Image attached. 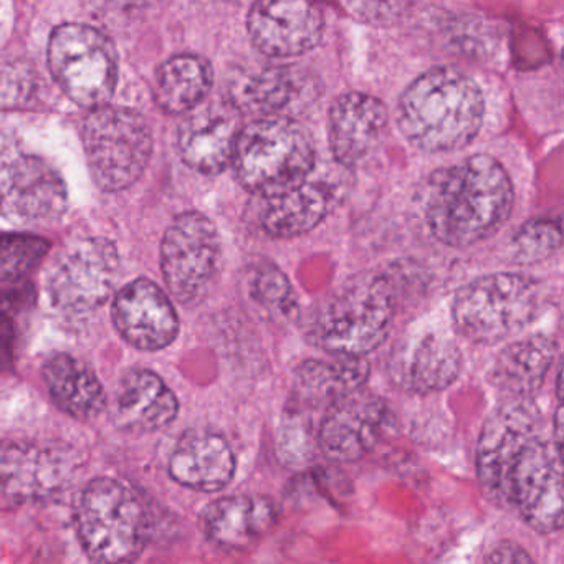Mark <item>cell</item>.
Masks as SVG:
<instances>
[{
    "instance_id": "cell-1",
    "label": "cell",
    "mask_w": 564,
    "mask_h": 564,
    "mask_svg": "<svg viewBox=\"0 0 564 564\" xmlns=\"http://www.w3.org/2000/svg\"><path fill=\"white\" fill-rule=\"evenodd\" d=\"M513 199L507 170L487 154H475L432 174L425 189V220L438 242L465 249L505 226Z\"/></svg>"
},
{
    "instance_id": "cell-2",
    "label": "cell",
    "mask_w": 564,
    "mask_h": 564,
    "mask_svg": "<svg viewBox=\"0 0 564 564\" xmlns=\"http://www.w3.org/2000/svg\"><path fill=\"white\" fill-rule=\"evenodd\" d=\"M485 101L474 78L438 67L415 78L399 100L402 134L425 153L462 150L475 140L484 121Z\"/></svg>"
},
{
    "instance_id": "cell-3",
    "label": "cell",
    "mask_w": 564,
    "mask_h": 564,
    "mask_svg": "<svg viewBox=\"0 0 564 564\" xmlns=\"http://www.w3.org/2000/svg\"><path fill=\"white\" fill-rule=\"evenodd\" d=\"M315 163V141L293 118H262L240 128L230 161L240 186L260 199L305 183Z\"/></svg>"
},
{
    "instance_id": "cell-4",
    "label": "cell",
    "mask_w": 564,
    "mask_h": 564,
    "mask_svg": "<svg viewBox=\"0 0 564 564\" xmlns=\"http://www.w3.org/2000/svg\"><path fill=\"white\" fill-rule=\"evenodd\" d=\"M541 305L543 292L536 280L520 273H491L458 290L452 319L468 341L495 345L533 323Z\"/></svg>"
},
{
    "instance_id": "cell-5",
    "label": "cell",
    "mask_w": 564,
    "mask_h": 564,
    "mask_svg": "<svg viewBox=\"0 0 564 564\" xmlns=\"http://www.w3.org/2000/svg\"><path fill=\"white\" fill-rule=\"evenodd\" d=\"M82 546L95 564H133L148 540V517L128 485L110 477L91 480L77 510Z\"/></svg>"
},
{
    "instance_id": "cell-6",
    "label": "cell",
    "mask_w": 564,
    "mask_h": 564,
    "mask_svg": "<svg viewBox=\"0 0 564 564\" xmlns=\"http://www.w3.org/2000/svg\"><path fill=\"white\" fill-rule=\"evenodd\" d=\"M395 293L386 275L356 279L326 305L315 325V341L332 356L365 358L388 338Z\"/></svg>"
},
{
    "instance_id": "cell-7",
    "label": "cell",
    "mask_w": 564,
    "mask_h": 564,
    "mask_svg": "<svg viewBox=\"0 0 564 564\" xmlns=\"http://www.w3.org/2000/svg\"><path fill=\"white\" fill-rule=\"evenodd\" d=\"M82 137L91 176L108 193L133 186L153 153V133L147 118L128 108L91 111Z\"/></svg>"
},
{
    "instance_id": "cell-8",
    "label": "cell",
    "mask_w": 564,
    "mask_h": 564,
    "mask_svg": "<svg viewBox=\"0 0 564 564\" xmlns=\"http://www.w3.org/2000/svg\"><path fill=\"white\" fill-rule=\"evenodd\" d=\"M48 65L62 90L85 108L108 107L118 82L117 48L90 25L65 24L48 42Z\"/></svg>"
},
{
    "instance_id": "cell-9",
    "label": "cell",
    "mask_w": 564,
    "mask_h": 564,
    "mask_svg": "<svg viewBox=\"0 0 564 564\" xmlns=\"http://www.w3.org/2000/svg\"><path fill=\"white\" fill-rule=\"evenodd\" d=\"M219 263L220 237L209 217L184 213L167 227L161 243V269L177 302L199 305L213 289Z\"/></svg>"
},
{
    "instance_id": "cell-10",
    "label": "cell",
    "mask_w": 564,
    "mask_h": 564,
    "mask_svg": "<svg viewBox=\"0 0 564 564\" xmlns=\"http://www.w3.org/2000/svg\"><path fill=\"white\" fill-rule=\"evenodd\" d=\"M540 429L541 414L531 399H507L485 421L477 447L478 481L500 507H511V474L524 448L540 437Z\"/></svg>"
},
{
    "instance_id": "cell-11",
    "label": "cell",
    "mask_w": 564,
    "mask_h": 564,
    "mask_svg": "<svg viewBox=\"0 0 564 564\" xmlns=\"http://www.w3.org/2000/svg\"><path fill=\"white\" fill-rule=\"evenodd\" d=\"M61 174L41 158L0 137V214L15 224H51L67 210Z\"/></svg>"
},
{
    "instance_id": "cell-12",
    "label": "cell",
    "mask_w": 564,
    "mask_h": 564,
    "mask_svg": "<svg viewBox=\"0 0 564 564\" xmlns=\"http://www.w3.org/2000/svg\"><path fill=\"white\" fill-rule=\"evenodd\" d=\"M120 265L117 247L104 237L65 243L48 272L52 302L67 313L100 308L117 286Z\"/></svg>"
},
{
    "instance_id": "cell-13",
    "label": "cell",
    "mask_w": 564,
    "mask_h": 564,
    "mask_svg": "<svg viewBox=\"0 0 564 564\" xmlns=\"http://www.w3.org/2000/svg\"><path fill=\"white\" fill-rule=\"evenodd\" d=\"M82 467V454L67 444L0 441V497L41 501L67 490Z\"/></svg>"
},
{
    "instance_id": "cell-14",
    "label": "cell",
    "mask_w": 564,
    "mask_h": 564,
    "mask_svg": "<svg viewBox=\"0 0 564 564\" xmlns=\"http://www.w3.org/2000/svg\"><path fill=\"white\" fill-rule=\"evenodd\" d=\"M563 452L553 441L538 437L524 448L510 481L511 507L540 533L563 527Z\"/></svg>"
},
{
    "instance_id": "cell-15",
    "label": "cell",
    "mask_w": 564,
    "mask_h": 564,
    "mask_svg": "<svg viewBox=\"0 0 564 564\" xmlns=\"http://www.w3.org/2000/svg\"><path fill=\"white\" fill-rule=\"evenodd\" d=\"M388 404L371 392H351L326 408L318 445L333 462H355L378 445L388 427Z\"/></svg>"
},
{
    "instance_id": "cell-16",
    "label": "cell",
    "mask_w": 564,
    "mask_h": 564,
    "mask_svg": "<svg viewBox=\"0 0 564 564\" xmlns=\"http://www.w3.org/2000/svg\"><path fill=\"white\" fill-rule=\"evenodd\" d=\"M323 29V12L296 0H263L247 15L250 41L267 57H299L313 51L322 41Z\"/></svg>"
},
{
    "instance_id": "cell-17",
    "label": "cell",
    "mask_w": 564,
    "mask_h": 564,
    "mask_svg": "<svg viewBox=\"0 0 564 564\" xmlns=\"http://www.w3.org/2000/svg\"><path fill=\"white\" fill-rule=\"evenodd\" d=\"M313 78L296 65H265L230 82V107L237 113L290 118L313 100Z\"/></svg>"
},
{
    "instance_id": "cell-18",
    "label": "cell",
    "mask_w": 564,
    "mask_h": 564,
    "mask_svg": "<svg viewBox=\"0 0 564 564\" xmlns=\"http://www.w3.org/2000/svg\"><path fill=\"white\" fill-rule=\"evenodd\" d=\"M113 322L124 341L143 351L167 348L180 333V319L166 293L150 280L128 283L113 303Z\"/></svg>"
},
{
    "instance_id": "cell-19",
    "label": "cell",
    "mask_w": 564,
    "mask_h": 564,
    "mask_svg": "<svg viewBox=\"0 0 564 564\" xmlns=\"http://www.w3.org/2000/svg\"><path fill=\"white\" fill-rule=\"evenodd\" d=\"M388 108L371 95H343L329 111V147L343 167L365 163L381 143L388 128Z\"/></svg>"
},
{
    "instance_id": "cell-20",
    "label": "cell",
    "mask_w": 564,
    "mask_h": 564,
    "mask_svg": "<svg viewBox=\"0 0 564 564\" xmlns=\"http://www.w3.org/2000/svg\"><path fill=\"white\" fill-rule=\"evenodd\" d=\"M240 127L229 104L197 107L180 127L181 158L200 174H219L232 161Z\"/></svg>"
},
{
    "instance_id": "cell-21",
    "label": "cell",
    "mask_w": 564,
    "mask_h": 564,
    "mask_svg": "<svg viewBox=\"0 0 564 564\" xmlns=\"http://www.w3.org/2000/svg\"><path fill=\"white\" fill-rule=\"evenodd\" d=\"M279 520V507L269 497L234 495L213 501L203 513L206 536L224 550L256 546Z\"/></svg>"
},
{
    "instance_id": "cell-22",
    "label": "cell",
    "mask_w": 564,
    "mask_h": 564,
    "mask_svg": "<svg viewBox=\"0 0 564 564\" xmlns=\"http://www.w3.org/2000/svg\"><path fill=\"white\" fill-rule=\"evenodd\" d=\"M170 474L183 487L214 494L232 480L236 457L223 435L207 431L187 432L171 455Z\"/></svg>"
},
{
    "instance_id": "cell-23",
    "label": "cell",
    "mask_w": 564,
    "mask_h": 564,
    "mask_svg": "<svg viewBox=\"0 0 564 564\" xmlns=\"http://www.w3.org/2000/svg\"><path fill=\"white\" fill-rule=\"evenodd\" d=\"M462 355L447 336L425 333L412 339L395 359L394 381L415 394L445 391L460 375Z\"/></svg>"
},
{
    "instance_id": "cell-24",
    "label": "cell",
    "mask_w": 564,
    "mask_h": 564,
    "mask_svg": "<svg viewBox=\"0 0 564 564\" xmlns=\"http://www.w3.org/2000/svg\"><path fill=\"white\" fill-rule=\"evenodd\" d=\"M332 184L310 176L305 183L280 196L262 199L260 227L267 236L292 239L315 229L335 203Z\"/></svg>"
},
{
    "instance_id": "cell-25",
    "label": "cell",
    "mask_w": 564,
    "mask_h": 564,
    "mask_svg": "<svg viewBox=\"0 0 564 564\" xmlns=\"http://www.w3.org/2000/svg\"><path fill=\"white\" fill-rule=\"evenodd\" d=\"M117 404L121 425L130 431H160L180 414L176 394L150 369H131L123 376Z\"/></svg>"
},
{
    "instance_id": "cell-26",
    "label": "cell",
    "mask_w": 564,
    "mask_h": 564,
    "mask_svg": "<svg viewBox=\"0 0 564 564\" xmlns=\"http://www.w3.org/2000/svg\"><path fill=\"white\" fill-rule=\"evenodd\" d=\"M556 356V341L550 336L533 335L518 339L500 355L491 366V384L510 398L530 399L540 391Z\"/></svg>"
},
{
    "instance_id": "cell-27",
    "label": "cell",
    "mask_w": 564,
    "mask_h": 564,
    "mask_svg": "<svg viewBox=\"0 0 564 564\" xmlns=\"http://www.w3.org/2000/svg\"><path fill=\"white\" fill-rule=\"evenodd\" d=\"M42 375L52 401L70 417L90 421L107 405L100 379L90 366L74 356L65 352L51 356L45 361Z\"/></svg>"
},
{
    "instance_id": "cell-28",
    "label": "cell",
    "mask_w": 564,
    "mask_h": 564,
    "mask_svg": "<svg viewBox=\"0 0 564 564\" xmlns=\"http://www.w3.org/2000/svg\"><path fill=\"white\" fill-rule=\"evenodd\" d=\"M369 362L365 358L306 359L295 371V391L300 401L313 405H329L368 382Z\"/></svg>"
},
{
    "instance_id": "cell-29",
    "label": "cell",
    "mask_w": 564,
    "mask_h": 564,
    "mask_svg": "<svg viewBox=\"0 0 564 564\" xmlns=\"http://www.w3.org/2000/svg\"><path fill=\"white\" fill-rule=\"evenodd\" d=\"M213 84V67L206 58L193 54L176 55L158 70L154 98L166 113H191L206 100Z\"/></svg>"
},
{
    "instance_id": "cell-30",
    "label": "cell",
    "mask_w": 564,
    "mask_h": 564,
    "mask_svg": "<svg viewBox=\"0 0 564 564\" xmlns=\"http://www.w3.org/2000/svg\"><path fill=\"white\" fill-rule=\"evenodd\" d=\"M51 242L28 232H0V282L24 279L37 269Z\"/></svg>"
},
{
    "instance_id": "cell-31",
    "label": "cell",
    "mask_w": 564,
    "mask_h": 564,
    "mask_svg": "<svg viewBox=\"0 0 564 564\" xmlns=\"http://www.w3.org/2000/svg\"><path fill=\"white\" fill-rule=\"evenodd\" d=\"M249 295L263 312L279 318H293L299 310L289 279L272 263H263L253 270L249 279Z\"/></svg>"
},
{
    "instance_id": "cell-32",
    "label": "cell",
    "mask_w": 564,
    "mask_h": 564,
    "mask_svg": "<svg viewBox=\"0 0 564 564\" xmlns=\"http://www.w3.org/2000/svg\"><path fill=\"white\" fill-rule=\"evenodd\" d=\"M561 247V219L536 217L520 227L511 240L513 260L523 265L550 259Z\"/></svg>"
},
{
    "instance_id": "cell-33",
    "label": "cell",
    "mask_w": 564,
    "mask_h": 564,
    "mask_svg": "<svg viewBox=\"0 0 564 564\" xmlns=\"http://www.w3.org/2000/svg\"><path fill=\"white\" fill-rule=\"evenodd\" d=\"M34 80L31 70L21 65L0 67V108L19 107L29 100Z\"/></svg>"
},
{
    "instance_id": "cell-34",
    "label": "cell",
    "mask_w": 564,
    "mask_h": 564,
    "mask_svg": "<svg viewBox=\"0 0 564 564\" xmlns=\"http://www.w3.org/2000/svg\"><path fill=\"white\" fill-rule=\"evenodd\" d=\"M485 564H534V561L520 544L513 541H501L488 554Z\"/></svg>"
}]
</instances>
